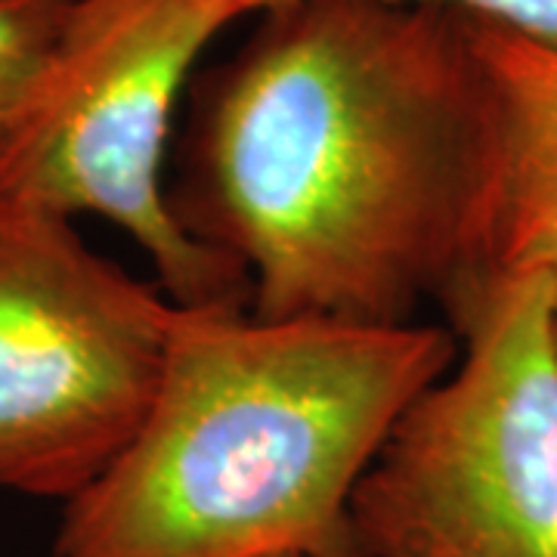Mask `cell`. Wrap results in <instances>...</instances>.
<instances>
[{"instance_id": "6da1fadb", "label": "cell", "mask_w": 557, "mask_h": 557, "mask_svg": "<svg viewBox=\"0 0 557 557\" xmlns=\"http://www.w3.org/2000/svg\"><path fill=\"white\" fill-rule=\"evenodd\" d=\"M193 94L168 199L270 319L416 322L453 288L478 164L461 13L285 0Z\"/></svg>"}, {"instance_id": "7a4b0ae2", "label": "cell", "mask_w": 557, "mask_h": 557, "mask_svg": "<svg viewBox=\"0 0 557 557\" xmlns=\"http://www.w3.org/2000/svg\"><path fill=\"white\" fill-rule=\"evenodd\" d=\"M437 322L180 307L152 406L62 502L53 557H354L350 498L412 399L449 372Z\"/></svg>"}, {"instance_id": "3957f363", "label": "cell", "mask_w": 557, "mask_h": 557, "mask_svg": "<svg viewBox=\"0 0 557 557\" xmlns=\"http://www.w3.org/2000/svg\"><path fill=\"white\" fill-rule=\"evenodd\" d=\"M458 357L350 498L354 557H557V332L539 278L446 307Z\"/></svg>"}, {"instance_id": "277c9868", "label": "cell", "mask_w": 557, "mask_h": 557, "mask_svg": "<svg viewBox=\"0 0 557 557\" xmlns=\"http://www.w3.org/2000/svg\"><path fill=\"white\" fill-rule=\"evenodd\" d=\"M236 22L230 0H69L0 159V199L119 226L180 307H248L245 276L180 226L164 183L180 100Z\"/></svg>"}, {"instance_id": "5b68a950", "label": "cell", "mask_w": 557, "mask_h": 557, "mask_svg": "<svg viewBox=\"0 0 557 557\" xmlns=\"http://www.w3.org/2000/svg\"><path fill=\"white\" fill-rule=\"evenodd\" d=\"M177 304L72 218L0 199V490L69 502L159 391Z\"/></svg>"}, {"instance_id": "8992f818", "label": "cell", "mask_w": 557, "mask_h": 557, "mask_svg": "<svg viewBox=\"0 0 557 557\" xmlns=\"http://www.w3.org/2000/svg\"><path fill=\"white\" fill-rule=\"evenodd\" d=\"M478 84V164L461 267L440 300L539 278L557 332V44L461 16Z\"/></svg>"}, {"instance_id": "52a82bcc", "label": "cell", "mask_w": 557, "mask_h": 557, "mask_svg": "<svg viewBox=\"0 0 557 557\" xmlns=\"http://www.w3.org/2000/svg\"><path fill=\"white\" fill-rule=\"evenodd\" d=\"M69 0H0V159L53 53Z\"/></svg>"}, {"instance_id": "ba28073f", "label": "cell", "mask_w": 557, "mask_h": 557, "mask_svg": "<svg viewBox=\"0 0 557 557\" xmlns=\"http://www.w3.org/2000/svg\"><path fill=\"white\" fill-rule=\"evenodd\" d=\"M242 13V20L255 16L267 7H276L285 0H230ZM394 3H428L446 7L471 20L493 22L502 28H511L527 38L557 44V0H394Z\"/></svg>"}, {"instance_id": "9c48e42d", "label": "cell", "mask_w": 557, "mask_h": 557, "mask_svg": "<svg viewBox=\"0 0 557 557\" xmlns=\"http://www.w3.org/2000/svg\"><path fill=\"white\" fill-rule=\"evenodd\" d=\"M263 557H322V555H310V552H276V555H263Z\"/></svg>"}]
</instances>
